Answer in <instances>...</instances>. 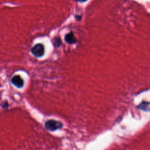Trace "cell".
<instances>
[{
  "mask_svg": "<svg viewBox=\"0 0 150 150\" xmlns=\"http://www.w3.org/2000/svg\"><path fill=\"white\" fill-rule=\"evenodd\" d=\"M45 127L47 129L53 131L56 129L61 128L63 127V124L61 122L58 121L50 120L46 121Z\"/></svg>",
  "mask_w": 150,
  "mask_h": 150,
  "instance_id": "cell-1",
  "label": "cell"
},
{
  "mask_svg": "<svg viewBox=\"0 0 150 150\" xmlns=\"http://www.w3.org/2000/svg\"><path fill=\"white\" fill-rule=\"evenodd\" d=\"M31 52L35 56L40 57L42 56L45 53L44 46L41 43L36 44L31 49Z\"/></svg>",
  "mask_w": 150,
  "mask_h": 150,
  "instance_id": "cell-2",
  "label": "cell"
},
{
  "mask_svg": "<svg viewBox=\"0 0 150 150\" xmlns=\"http://www.w3.org/2000/svg\"><path fill=\"white\" fill-rule=\"evenodd\" d=\"M11 82L15 86L18 88H21L23 86V80L19 75L13 76L11 79Z\"/></svg>",
  "mask_w": 150,
  "mask_h": 150,
  "instance_id": "cell-3",
  "label": "cell"
},
{
  "mask_svg": "<svg viewBox=\"0 0 150 150\" xmlns=\"http://www.w3.org/2000/svg\"><path fill=\"white\" fill-rule=\"evenodd\" d=\"M64 39L66 42L69 44H73L76 42V39L72 32H70L66 35Z\"/></svg>",
  "mask_w": 150,
  "mask_h": 150,
  "instance_id": "cell-4",
  "label": "cell"
},
{
  "mask_svg": "<svg viewBox=\"0 0 150 150\" xmlns=\"http://www.w3.org/2000/svg\"><path fill=\"white\" fill-rule=\"evenodd\" d=\"M138 108L145 111H150V102L143 101L139 105Z\"/></svg>",
  "mask_w": 150,
  "mask_h": 150,
  "instance_id": "cell-5",
  "label": "cell"
},
{
  "mask_svg": "<svg viewBox=\"0 0 150 150\" xmlns=\"http://www.w3.org/2000/svg\"><path fill=\"white\" fill-rule=\"evenodd\" d=\"M61 44V40L58 37H56L54 38V45L56 47H58Z\"/></svg>",
  "mask_w": 150,
  "mask_h": 150,
  "instance_id": "cell-6",
  "label": "cell"
},
{
  "mask_svg": "<svg viewBox=\"0 0 150 150\" xmlns=\"http://www.w3.org/2000/svg\"><path fill=\"white\" fill-rule=\"evenodd\" d=\"M77 1H79V2H85V1H86L87 0H77Z\"/></svg>",
  "mask_w": 150,
  "mask_h": 150,
  "instance_id": "cell-7",
  "label": "cell"
}]
</instances>
